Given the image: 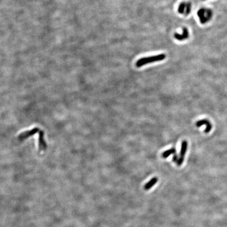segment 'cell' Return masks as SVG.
<instances>
[{
    "mask_svg": "<svg viewBox=\"0 0 227 227\" xmlns=\"http://www.w3.org/2000/svg\"><path fill=\"white\" fill-rule=\"evenodd\" d=\"M187 147H188V142L186 140H183L181 142L180 152V155H179L178 162L176 163L178 166H180L183 163L185 156L187 150Z\"/></svg>",
    "mask_w": 227,
    "mask_h": 227,
    "instance_id": "3",
    "label": "cell"
},
{
    "mask_svg": "<svg viewBox=\"0 0 227 227\" xmlns=\"http://www.w3.org/2000/svg\"><path fill=\"white\" fill-rule=\"evenodd\" d=\"M186 7V2H182V3H181L180 4H179V7H178V12H179L180 14H184L185 12Z\"/></svg>",
    "mask_w": 227,
    "mask_h": 227,
    "instance_id": "10",
    "label": "cell"
},
{
    "mask_svg": "<svg viewBox=\"0 0 227 227\" xmlns=\"http://www.w3.org/2000/svg\"><path fill=\"white\" fill-rule=\"evenodd\" d=\"M203 1H205V0H203Z\"/></svg>",
    "mask_w": 227,
    "mask_h": 227,
    "instance_id": "13",
    "label": "cell"
},
{
    "mask_svg": "<svg viewBox=\"0 0 227 227\" xmlns=\"http://www.w3.org/2000/svg\"><path fill=\"white\" fill-rule=\"evenodd\" d=\"M201 24H205L211 20L212 17V11L210 8H201L197 12Z\"/></svg>",
    "mask_w": 227,
    "mask_h": 227,
    "instance_id": "2",
    "label": "cell"
},
{
    "mask_svg": "<svg viewBox=\"0 0 227 227\" xmlns=\"http://www.w3.org/2000/svg\"><path fill=\"white\" fill-rule=\"evenodd\" d=\"M44 135L43 131H40L38 137V147L40 151H45L47 148V144L44 140Z\"/></svg>",
    "mask_w": 227,
    "mask_h": 227,
    "instance_id": "6",
    "label": "cell"
},
{
    "mask_svg": "<svg viewBox=\"0 0 227 227\" xmlns=\"http://www.w3.org/2000/svg\"><path fill=\"white\" fill-rule=\"evenodd\" d=\"M192 10V4L190 2H187L186 3V10H185V12L184 14L186 15H188L190 14V12Z\"/></svg>",
    "mask_w": 227,
    "mask_h": 227,
    "instance_id": "11",
    "label": "cell"
},
{
    "mask_svg": "<svg viewBox=\"0 0 227 227\" xmlns=\"http://www.w3.org/2000/svg\"><path fill=\"white\" fill-rule=\"evenodd\" d=\"M176 152L175 148H170V149L167 150V151H164L163 153H162V156L163 158H167L169 156H170L171 155L175 154Z\"/></svg>",
    "mask_w": 227,
    "mask_h": 227,
    "instance_id": "9",
    "label": "cell"
},
{
    "mask_svg": "<svg viewBox=\"0 0 227 227\" xmlns=\"http://www.w3.org/2000/svg\"><path fill=\"white\" fill-rule=\"evenodd\" d=\"M158 179L157 177H153V178H152L148 183L145 184V186H144V189L146 190L151 189V188H152L158 182Z\"/></svg>",
    "mask_w": 227,
    "mask_h": 227,
    "instance_id": "8",
    "label": "cell"
},
{
    "mask_svg": "<svg viewBox=\"0 0 227 227\" xmlns=\"http://www.w3.org/2000/svg\"><path fill=\"white\" fill-rule=\"evenodd\" d=\"M189 35V32L188 29L186 28H183V33L180 34L179 33H175L174 34V37L178 41H183L184 40L188 38Z\"/></svg>",
    "mask_w": 227,
    "mask_h": 227,
    "instance_id": "7",
    "label": "cell"
},
{
    "mask_svg": "<svg viewBox=\"0 0 227 227\" xmlns=\"http://www.w3.org/2000/svg\"><path fill=\"white\" fill-rule=\"evenodd\" d=\"M178 159H179V157H178V155H176V154H175L174 156H173V157H172V161L175 162L176 163H177V162H178Z\"/></svg>",
    "mask_w": 227,
    "mask_h": 227,
    "instance_id": "12",
    "label": "cell"
},
{
    "mask_svg": "<svg viewBox=\"0 0 227 227\" xmlns=\"http://www.w3.org/2000/svg\"><path fill=\"white\" fill-rule=\"evenodd\" d=\"M38 131H39V129L38 128H34L30 131H24L21 133V134H19L18 138L20 140H23L25 139H26L28 137H31L34 135L35 134L37 133H38Z\"/></svg>",
    "mask_w": 227,
    "mask_h": 227,
    "instance_id": "5",
    "label": "cell"
},
{
    "mask_svg": "<svg viewBox=\"0 0 227 227\" xmlns=\"http://www.w3.org/2000/svg\"><path fill=\"white\" fill-rule=\"evenodd\" d=\"M204 125L206 126L205 129V133H207V134L209 133L212 129V124L211 123L208 119H202V120H200V121H197L196 123V126L198 127H200Z\"/></svg>",
    "mask_w": 227,
    "mask_h": 227,
    "instance_id": "4",
    "label": "cell"
},
{
    "mask_svg": "<svg viewBox=\"0 0 227 227\" xmlns=\"http://www.w3.org/2000/svg\"><path fill=\"white\" fill-rule=\"evenodd\" d=\"M166 58V55L165 54H160L157 55L141 58L137 60L136 63V66L138 67H142V66L148 64L149 63H153L159 61L164 60Z\"/></svg>",
    "mask_w": 227,
    "mask_h": 227,
    "instance_id": "1",
    "label": "cell"
}]
</instances>
